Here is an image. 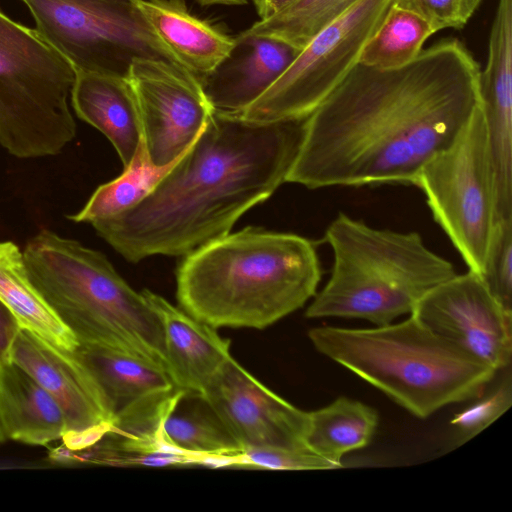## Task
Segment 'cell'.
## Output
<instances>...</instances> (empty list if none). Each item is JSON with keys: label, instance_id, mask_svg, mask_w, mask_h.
<instances>
[{"label": "cell", "instance_id": "obj_18", "mask_svg": "<svg viewBox=\"0 0 512 512\" xmlns=\"http://www.w3.org/2000/svg\"><path fill=\"white\" fill-rule=\"evenodd\" d=\"M70 98L76 115L103 133L123 167L128 166L143 141L140 111L128 78L76 71Z\"/></svg>", "mask_w": 512, "mask_h": 512}, {"label": "cell", "instance_id": "obj_7", "mask_svg": "<svg viewBox=\"0 0 512 512\" xmlns=\"http://www.w3.org/2000/svg\"><path fill=\"white\" fill-rule=\"evenodd\" d=\"M75 68L36 29L0 10V145L18 158L59 154L76 135Z\"/></svg>", "mask_w": 512, "mask_h": 512}, {"label": "cell", "instance_id": "obj_4", "mask_svg": "<svg viewBox=\"0 0 512 512\" xmlns=\"http://www.w3.org/2000/svg\"><path fill=\"white\" fill-rule=\"evenodd\" d=\"M308 337L319 353L422 419L447 405L478 399L496 373L413 314L376 328L316 327Z\"/></svg>", "mask_w": 512, "mask_h": 512}, {"label": "cell", "instance_id": "obj_27", "mask_svg": "<svg viewBox=\"0 0 512 512\" xmlns=\"http://www.w3.org/2000/svg\"><path fill=\"white\" fill-rule=\"evenodd\" d=\"M481 277L492 295L512 312V219L495 223Z\"/></svg>", "mask_w": 512, "mask_h": 512}, {"label": "cell", "instance_id": "obj_9", "mask_svg": "<svg viewBox=\"0 0 512 512\" xmlns=\"http://www.w3.org/2000/svg\"><path fill=\"white\" fill-rule=\"evenodd\" d=\"M415 185L468 270L481 276L495 225L493 169L481 102L455 140L422 167Z\"/></svg>", "mask_w": 512, "mask_h": 512}, {"label": "cell", "instance_id": "obj_6", "mask_svg": "<svg viewBox=\"0 0 512 512\" xmlns=\"http://www.w3.org/2000/svg\"><path fill=\"white\" fill-rule=\"evenodd\" d=\"M325 240L333 266L306 309L308 318H355L386 325L411 314L426 293L457 274L418 232L374 228L343 212L328 225Z\"/></svg>", "mask_w": 512, "mask_h": 512}, {"label": "cell", "instance_id": "obj_20", "mask_svg": "<svg viewBox=\"0 0 512 512\" xmlns=\"http://www.w3.org/2000/svg\"><path fill=\"white\" fill-rule=\"evenodd\" d=\"M0 417L6 439L30 445H47L66 432L59 405L12 360L0 364Z\"/></svg>", "mask_w": 512, "mask_h": 512}, {"label": "cell", "instance_id": "obj_14", "mask_svg": "<svg viewBox=\"0 0 512 512\" xmlns=\"http://www.w3.org/2000/svg\"><path fill=\"white\" fill-rule=\"evenodd\" d=\"M10 360L26 370L59 405L66 422L61 450L84 449L109 430L111 422L95 385L69 351L20 328Z\"/></svg>", "mask_w": 512, "mask_h": 512}, {"label": "cell", "instance_id": "obj_16", "mask_svg": "<svg viewBox=\"0 0 512 512\" xmlns=\"http://www.w3.org/2000/svg\"><path fill=\"white\" fill-rule=\"evenodd\" d=\"M231 54L202 80L214 111L238 113L261 96L300 52L292 45L268 37H235Z\"/></svg>", "mask_w": 512, "mask_h": 512}, {"label": "cell", "instance_id": "obj_31", "mask_svg": "<svg viewBox=\"0 0 512 512\" xmlns=\"http://www.w3.org/2000/svg\"><path fill=\"white\" fill-rule=\"evenodd\" d=\"M21 326L9 308L0 300V364L10 360V352Z\"/></svg>", "mask_w": 512, "mask_h": 512}, {"label": "cell", "instance_id": "obj_13", "mask_svg": "<svg viewBox=\"0 0 512 512\" xmlns=\"http://www.w3.org/2000/svg\"><path fill=\"white\" fill-rule=\"evenodd\" d=\"M201 395L243 448L307 449L304 433L308 412L265 387L232 357Z\"/></svg>", "mask_w": 512, "mask_h": 512}, {"label": "cell", "instance_id": "obj_2", "mask_svg": "<svg viewBox=\"0 0 512 512\" xmlns=\"http://www.w3.org/2000/svg\"><path fill=\"white\" fill-rule=\"evenodd\" d=\"M306 119L253 122L214 111L143 199L91 225L129 262L184 256L230 233L245 212L286 182Z\"/></svg>", "mask_w": 512, "mask_h": 512}, {"label": "cell", "instance_id": "obj_5", "mask_svg": "<svg viewBox=\"0 0 512 512\" xmlns=\"http://www.w3.org/2000/svg\"><path fill=\"white\" fill-rule=\"evenodd\" d=\"M23 256L33 285L78 343L128 350L168 371L158 315L104 254L43 229Z\"/></svg>", "mask_w": 512, "mask_h": 512}, {"label": "cell", "instance_id": "obj_33", "mask_svg": "<svg viewBox=\"0 0 512 512\" xmlns=\"http://www.w3.org/2000/svg\"><path fill=\"white\" fill-rule=\"evenodd\" d=\"M202 6L209 5H244L248 0H196Z\"/></svg>", "mask_w": 512, "mask_h": 512}, {"label": "cell", "instance_id": "obj_19", "mask_svg": "<svg viewBox=\"0 0 512 512\" xmlns=\"http://www.w3.org/2000/svg\"><path fill=\"white\" fill-rule=\"evenodd\" d=\"M138 6L157 37L200 80L236 46L235 38L191 14L184 0H138Z\"/></svg>", "mask_w": 512, "mask_h": 512}, {"label": "cell", "instance_id": "obj_23", "mask_svg": "<svg viewBox=\"0 0 512 512\" xmlns=\"http://www.w3.org/2000/svg\"><path fill=\"white\" fill-rule=\"evenodd\" d=\"M378 426L377 412L347 397L308 412L304 443L308 450L342 467V457L366 447Z\"/></svg>", "mask_w": 512, "mask_h": 512}, {"label": "cell", "instance_id": "obj_3", "mask_svg": "<svg viewBox=\"0 0 512 512\" xmlns=\"http://www.w3.org/2000/svg\"><path fill=\"white\" fill-rule=\"evenodd\" d=\"M321 276L311 240L247 226L184 255L176 297L214 328L264 329L313 298Z\"/></svg>", "mask_w": 512, "mask_h": 512}, {"label": "cell", "instance_id": "obj_30", "mask_svg": "<svg viewBox=\"0 0 512 512\" xmlns=\"http://www.w3.org/2000/svg\"><path fill=\"white\" fill-rule=\"evenodd\" d=\"M481 2L482 0H394L393 4L416 12L437 32L446 28H463Z\"/></svg>", "mask_w": 512, "mask_h": 512}, {"label": "cell", "instance_id": "obj_24", "mask_svg": "<svg viewBox=\"0 0 512 512\" xmlns=\"http://www.w3.org/2000/svg\"><path fill=\"white\" fill-rule=\"evenodd\" d=\"M434 33L422 16L392 4L363 46L358 63L382 70L401 68L417 58L424 42Z\"/></svg>", "mask_w": 512, "mask_h": 512}, {"label": "cell", "instance_id": "obj_28", "mask_svg": "<svg viewBox=\"0 0 512 512\" xmlns=\"http://www.w3.org/2000/svg\"><path fill=\"white\" fill-rule=\"evenodd\" d=\"M512 404L511 373L489 394L479 397L471 406L457 413L451 420L455 432V444L469 441L502 416Z\"/></svg>", "mask_w": 512, "mask_h": 512}, {"label": "cell", "instance_id": "obj_17", "mask_svg": "<svg viewBox=\"0 0 512 512\" xmlns=\"http://www.w3.org/2000/svg\"><path fill=\"white\" fill-rule=\"evenodd\" d=\"M141 293L161 321L169 374L181 390L201 395L232 357L230 341L162 296L148 289Z\"/></svg>", "mask_w": 512, "mask_h": 512}, {"label": "cell", "instance_id": "obj_12", "mask_svg": "<svg viewBox=\"0 0 512 512\" xmlns=\"http://www.w3.org/2000/svg\"><path fill=\"white\" fill-rule=\"evenodd\" d=\"M427 328L494 370L509 366L512 312L468 270L426 293L411 313Z\"/></svg>", "mask_w": 512, "mask_h": 512}, {"label": "cell", "instance_id": "obj_1", "mask_svg": "<svg viewBox=\"0 0 512 512\" xmlns=\"http://www.w3.org/2000/svg\"><path fill=\"white\" fill-rule=\"evenodd\" d=\"M480 67L458 39L390 70L357 63L307 117L286 182L309 189L416 184L480 105Z\"/></svg>", "mask_w": 512, "mask_h": 512}, {"label": "cell", "instance_id": "obj_21", "mask_svg": "<svg viewBox=\"0 0 512 512\" xmlns=\"http://www.w3.org/2000/svg\"><path fill=\"white\" fill-rule=\"evenodd\" d=\"M167 448L193 457L197 464L232 466L244 448L202 395L182 391L160 427Z\"/></svg>", "mask_w": 512, "mask_h": 512}, {"label": "cell", "instance_id": "obj_34", "mask_svg": "<svg viewBox=\"0 0 512 512\" xmlns=\"http://www.w3.org/2000/svg\"><path fill=\"white\" fill-rule=\"evenodd\" d=\"M5 439H6V436H5V433H4V430H3V426H2V422H1V417H0V443L3 442Z\"/></svg>", "mask_w": 512, "mask_h": 512}, {"label": "cell", "instance_id": "obj_32", "mask_svg": "<svg viewBox=\"0 0 512 512\" xmlns=\"http://www.w3.org/2000/svg\"><path fill=\"white\" fill-rule=\"evenodd\" d=\"M296 1L297 0H252L260 19L268 18L292 5Z\"/></svg>", "mask_w": 512, "mask_h": 512}, {"label": "cell", "instance_id": "obj_10", "mask_svg": "<svg viewBox=\"0 0 512 512\" xmlns=\"http://www.w3.org/2000/svg\"><path fill=\"white\" fill-rule=\"evenodd\" d=\"M394 0H359L317 33L281 76L237 114L253 122L307 118L358 63Z\"/></svg>", "mask_w": 512, "mask_h": 512}, {"label": "cell", "instance_id": "obj_8", "mask_svg": "<svg viewBox=\"0 0 512 512\" xmlns=\"http://www.w3.org/2000/svg\"><path fill=\"white\" fill-rule=\"evenodd\" d=\"M20 1L37 32L76 71L127 77L136 59L181 65L144 18L138 0Z\"/></svg>", "mask_w": 512, "mask_h": 512}, {"label": "cell", "instance_id": "obj_26", "mask_svg": "<svg viewBox=\"0 0 512 512\" xmlns=\"http://www.w3.org/2000/svg\"><path fill=\"white\" fill-rule=\"evenodd\" d=\"M359 0H297L282 11L255 22L241 35L268 37L301 50L317 33Z\"/></svg>", "mask_w": 512, "mask_h": 512}, {"label": "cell", "instance_id": "obj_25", "mask_svg": "<svg viewBox=\"0 0 512 512\" xmlns=\"http://www.w3.org/2000/svg\"><path fill=\"white\" fill-rule=\"evenodd\" d=\"M157 167L150 161L144 140L122 174L99 186L84 207L68 218L77 223H92L117 215L137 204L174 164Z\"/></svg>", "mask_w": 512, "mask_h": 512}, {"label": "cell", "instance_id": "obj_29", "mask_svg": "<svg viewBox=\"0 0 512 512\" xmlns=\"http://www.w3.org/2000/svg\"><path fill=\"white\" fill-rule=\"evenodd\" d=\"M232 466L269 470H329L337 467L307 449L285 447H248L238 454Z\"/></svg>", "mask_w": 512, "mask_h": 512}, {"label": "cell", "instance_id": "obj_11", "mask_svg": "<svg viewBox=\"0 0 512 512\" xmlns=\"http://www.w3.org/2000/svg\"><path fill=\"white\" fill-rule=\"evenodd\" d=\"M137 99L147 155L153 165L175 162L214 109L201 80L181 65L136 59L127 76Z\"/></svg>", "mask_w": 512, "mask_h": 512}, {"label": "cell", "instance_id": "obj_22", "mask_svg": "<svg viewBox=\"0 0 512 512\" xmlns=\"http://www.w3.org/2000/svg\"><path fill=\"white\" fill-rule=\"evenodd\" d=\"M0 300L21 328L59 349L71 352L77 347L75 336L33 285L23 251L12 241H0Z\"/></svg>", "mask_w": 512, "mask_h": 512}, {"label": "cell", "instance_id": "obj_15", "mask_svg": "<svg viewBox=\"0 0 512 512\" xmlns=\"http://www.w3.org/2000/svg\"><path fill=\"white\" fill-rule=\"evenodd\" d=\"M70 354L95 385L111 424L146 418L181 391L161 364L143 355L87 343Z\"/></svg>", "mask_w": 512, "mask_h": 512}]
</instances>
